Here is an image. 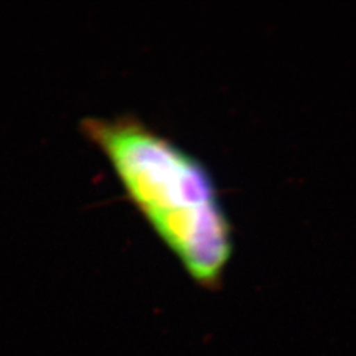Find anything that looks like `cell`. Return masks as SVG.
Segmentation results:
<instances>
[{"label": "cell", "instance_id": "cell-1", "mask_svg": "<svg viewBox=\"0 0 356 356\" xmlns=\"http://www.w3.org/2000/svg\"><path fill=\"white\" fill-rule=\"evenodd\" d=\"M81 129L191 280L206 291H218L234 241L204 163L135 116L83 118Z\"/></svg>", "mask_w": 356, "mask_h": 356}]
</instances>
